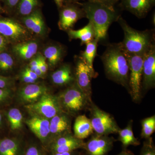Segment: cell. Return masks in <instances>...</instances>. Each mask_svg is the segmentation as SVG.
Wrapping results in <instances>:
<instances>
[{
  "mask_svg": "<svg viewBox=\"0 0 155 155\" xmlns=\"http://www.w3.org/2000/svg\"><path fill=\"white\" fill-rule=\"evenodd\" d=\"M101 59L107 77L129 91L128 61L120 43L108 44Z\"/></svg>",
  "mask_w": 155,
  "mask_h": 155,
  "instance_id": "cell-1",
  "label": "cell"
},
{
  "mask_svg": "<svg viewBox=\"0 0 155 155\" xmlns=\"http://www.w3.org/2000/svg\"><path fill=\"white\" fill-rule=\"evenodd\" d=\"M81 5L93 25L95 39L98 42L105 40L109 27L121 16L119 10L96 1H87Z\"/></svg>",
  "mask_w": 155,
  "mask_h": 155,
  "instance_id": "cell-2",
  "label": "cell"
},
{
  "mask_svg": "<svg viewBox=\"0 0 155 155\" xmlns=\"http://www.w3.org/2000/svg\"><path fill=\"white\" fill-rule=\"evenodd\" d=\"M117 21L124 32V40L120 43L125 52L143 55L155 45L154 30H136L130 27L121 16Z\"/></svg>",
  "mask_w": 155,
  "mask_h": 155,
  "instance_id": "cell-3",
  "label": "cell"
},
{
  "mask_svg": "<svg viewBox=\"0 0 155 155\" xmlns=\"http://www.w3.org/2000/svg\"><path fill=\"white\" fill-rule=\"evenodd\" d=\"M56 96L63 111L70 116L88 108L92 102L78 86L75 81Z\"/></svg>",
  "mask_w": 155,
  "mask_h": 155,
  "instance_id": "cell-4",
  "label": "cell"
},
{
  "mask_svg": "<svg viewBox=\"0 0 155 155\" xmlns=\"http://www.w3.org/2000/svg\"><path fill=\"white\" fill-rule=\"evenodd\" d=\"M88 108L90 119L95 134L109 135L118 133L121 128L109 113L100 109L92 102Z\"/></svg>",
  "mask_w": 155,
  "mask_h": 155,
  "instance_id": "cell-5",
  "label": "cell"
},
{
  "mask_svg": "<svg viewBox=\"0 0 155 155\" xmlns=\"http://www.w3.org/2000/svg\"><path fill=\"white\" fill-rule=\"evenodd\" d=\"M129 66V91L133 101L141 100L143 55L125 52Z\"/></svg>",
  "mask_w": 155,
  "mask_h": 155,
  "instance_id": "cell-6",
  "label": "cell"
},
{
  "mask_svg": "<svg viewBox=\"0 0 155 155\" xmlns=\"http://www.w3.org/2000/svg\"><path fill=\"white\" fill-rule=\"evenodd\" d=\"M24 107L31 116H39L49 120L64 112L57 96L51 94L49 92L44 94L35 103Z\"/></svg>",
  "mask_w": 155,
  "mask_h": 155,
  "instance_id": "cell-7",
  "label": "cell"
},
{
  "mask_svg": "<svg viewBox=\"0 0 155 155\" xmlns=\"http://www.w3.org/2000/svg\"><path fill=\"white\" fill-rule=\"evenodd\" d=\"M84 142L76 138L72 132L57 137L45 147L48 153L69 152L79 149H83Z\"/></svg>",
  "mask_w": 155,
  "mask_h": 155,
  "instance_id": "cell-8",
  "label": "cell"
},
{
  "mask_svg": "<svg viewBox=\"0 0 155 155\" xmlns=\"http://www.w3.org/2000/svg\"><path fill=\"white\" fill-rule=\"evenodd\" d=\"M116 140L109 135L95 134L84 143L83 149L87 155H107L112 150Z\"/></svg>",
  "mask_w": 155,
  "mask_h": 155,
  "instance_id": "cell-9",
  "label": "cell"
},
{
  "mask_svg": "<svg viewBox=\"0 0 155 155\" xmlns=\"http://www.w3.org/2000/svg\"><path fill=\"white\" fill-rule=\"evenodd\" d=\"M48 92L47 87L43 84H29L19 89L16 98L20 104L28 105L35 103Z\"/></svg>",
  "mask_w": 155,
  "mask_h": 155,
  "instance_id": "cell-10",
  "label": "cell"
},
{
  "mask_svg": "<svg viewBox=\"0 0 155 155\" xmlns=\"http://www.w3.org/2000/svg\"><path fill=\"white\" fill-rule=\"evenodd\" d=\"M155 86V45L143 56L142 90L147 91Z\"/></svg>",
  "mask_w": 155,
  "mask_h": 155,
  "instance_id": "cell-11",
  "label": "cell"
},
{
  "mask_svg": "<svg viewBox=\"0 0 155 155\" xmlns=\"http://www.w3.org/2000/svg\"><path fill=\"white\" fill-rule=\"evenodd\" d=\"M75 82L78 86L83 92L89 99L91 101V79L93 78L91 72L86 64L79 57L76 63L75 73Z\"/></svg>",
  "mask_w": 155,
  "mask_h": 155,
  "instance_id": "cell-12",
  "label": "cell"
},
{
  "mask_svg": "<svg viewBox=\"0 0 155 155\" xmlns=\"http://www.w3.org/2000/svg\"><path fill=\"white\" fill-rule=\"evenodd\" d=\"M26 125L45 147L50 141V120L38 116H31L25 121Z\"/></svg>",
  "mask_w": 155,
  "mask_h": 155,
  "instance_id": "cell-13",
  "label": "cell"
},
{
  "mask_svg": "<svg viewBox=\"0 0 155 155\" xmlns=\"http://www.w3.org/2000/svg\"><path fill=\"white\" fill-rule=\"evenodd\" d=\"M61 8H63L60 13L59 25L62 30L71 29L78 19L85 17V13L81 6L79 7L77 5L69 4Z\"/></svg>",
  "mask_w": 155,
  "mask_h": 155,
  "instance_id": "cell-14",
  "label": "cell"
},
{
  "mask_svg": "<svg viewBox=\"0 0 155 155\" xmlns=\"http://www.w3.org/2000/svg\"><path fill=\"white\" fill-rule=\"evenodd\" d=\"M155 0H120L119 7L130 12L138 18L146 17L153 8Z\"/></svg>",
  "mask_w": 155,
  "mask_h": 155,
  "instance_id": "cell-15",
  "label": "cell"
},
{
  "mask_svg": "<svg viewBox=\"0 0 155 155\" xmlns=\"http://www.w3.org/2000/svg\"><path fill=\"white\" fill-rule=\"evenodd\" d=\"M71 116L65 112H62L50 119V141L48 144L57 137L71 132Z\"/></svg>",
  "mask_w": 155,
  "mask_h": 155,
  "instance_id": "cell-16",
  "label": "cell"
},
{
  "mask_svg": "<svg viewBox=\"0 0 155 155\" xmlns=\"http://www.w3.org/2000/svg\"><path fill=\"white\" fill-rule=\"evenodd\" d=\"M0 35L5 38L17 41L25 37L26 29L18 22L8 19H0Z\"/></svg>",
  "mask_w": 155,
  "mask_h": 155,
  "instance_id": "cell-17",
  "label": "cell"
},
{
  "mask_svg": "<svg viewBox=\"0 0 155 155\" xmlns=\"http://www.w3.org/2000/svg\"><path fill=\"white\" fill-rule=\"evenodd\" d=\"M26 142L18 137L0 139V155H23Z\"/></svg>",
  "mask_w": 155,
  "mask_h": 155,
  "instance_id": "cell-18",
  "label": "cell"
},
{
  "mask_svg": "<svg viewBox=\"0 0 155 155\" xmlns=\"http://www.w3.org/2000/svg\"><path fill=\"white\" fill-rule=\"evenodd\" d=\"M51 78L53 83L59 86L70 85L75 81V75L68 64H64L53 72Z\"/></svg>",
  "mask_w": 155,
  "mask_h": 155,
  "instance_id": "cell-19",
  "label": "cell"
},
{
  "mask_svg": "<svg viewBox=\"0 0 155 155\" xmlns=\"http://www.w3.org/2000/svg\"><path fill=\"white\" fill-rule=\"evenodd\" d=\"M74 135L83 140L94 132L90 119L85 115H79L75 119L74 125Z\"/></svg>",
  "mask_w": 155,
  "mask_h": 155,
  "instance_id": "cell-20",
  "label": "cell"
},
{
  "mask_svg": "<svg viewBox=\"0 0 155 155\" xmlns=\"http://www.w3.org/2000/svg\"><path fill=\"white\" fill-rule=\"evenodd\" d=\"M24 24L29 30L38 35H42L45 30V22L41 13L35 11L23 19Z\"/></svg>",
  "mask_w": 155,
  "mask_h": 155,
  "instance_id": "cell-21",
  "label": "cell"
},
{
  "mask_svg": "<svg viewBox=\"0 0 155 155\" xmlns=\"http://www.w3.org/2000/svg\"><path fill=\"white\" fill-rule=\"evenodd\" d=\"M98 41L94 39L91 41L86 44V48L84 51L81 52V59L86 64L90 70L93 78H95L97 76V73L95 71L93 67L94 58L97 55V48Z\"/></svg>",
  "mask_w": 155,
  "mask_h": 155,
  "instance_id": "cell-22",
  "label": "cell"
},
{
  "mask_svg": "<svg viewBox=\"0 0 155 155\" xmlns=\"http://www.w3.org/2000/svg\"><path fill=\"white\" fill-rule=\"evenodd\" d=\"M68 34L70 39H78L81 41V44L86 45L95 39V33L93 25L91 22L83 28L75 30L70 29Z\"/></svg>",
  "mask_w": 155,
  "mask_h": 155,
  "instance_id": "cell-23",
  "label": "cell"
},
{
  "mask_svg": "<svg viewBox=\"0 0 155 155\" xmlns=\"http://www.w3.org/2000/svg\"><path fill=\"white\" fill-rule=\"evenodd\" d=\"M38 46L35 42L20 43L15 45L13 51L20 58L28 60L32 58L37 52Z\"/></svg>",
  "mask_w": 155,
  "mask_h": 155,
  "instance_id": "cell-24",
  "label": "cell"
},
{
  "mask_svg": "<svg viewBox=\"0 0 155 155\" xmlns=\"http://www.w3.org/2000/svg\"><path fill=\"white\" fill-rule=\"evenodd\" d=\"M132 126L133 121L130 120L125 128L120 129L118 132L119 140L124 147L126 148L130 145L137 146L140 144V142L134 137Z\"/></svg>",
  "mask_w": 155,
  "mask_h": 155,
  "instance_id": "cell-25",
  "label": "cell"
},
{
  "mask_svg": "<svg viewBox=\"0 0 155 155\" xmlns=\"http://www.w3.org/2000/svg\"><path fill=\"white\" fill-rule=\"evenodd\" d=\"M6 117L10 129L13 131H19L23 127L24 119L22 112L16 108H10L6 113Z\"/></svg>",
  "mask_w": 155,
  "mask_h": 155,
  "instance_id": "cell-26",
  "label": "cell"
},
{
  "mask_svg": "<svg viewBox=\"0 0 155 155\" xmlns=\"http://www.w3.org/2000/svg\"><path fill=\"white\" fill-rule=\"evenodd\" d=\"M44 54L50 67H54L62 60L64 55V49L60 45L50 46L45 49Z\"/></svg>",
  "mask_w": 155,
  "mask_h": 155,
  "instance_id": "cell-27",
  "label": "cell"
},
{
  "mask_svg": "<svg viewBox=\"0 0 155 155\" xmlns=\"http://www.w3.org/2000/svg\"><path fill=\"white\" fill-rule=\"evenodd\" d=\"M141 124V138L145 139L150 138L155 130V115L143 119Z\"/></svg>",
  "mask_w": 155,
  "mask_h": 155,
  "instance_id": "cell-28",
  "label": "cell"
},
{
  "mask_svg": "<svg viewBox=\"0 0 155 155\" xmlns=\"http://www.w3.org/2000/svg\"><path fill=\"white\" fill-rule=\"evenodd\" d=\"M38 0H19L18 5L19 14L27 16L34 11L38 5Z\"/></svg>",
  "mask_w": 155,
  "mask_h": 155,
  "instance_id": "cell-29",
  "label": "cell"
},
{
  "mask_svg": "<svg viewBox=\"0 0 155 155\" xmlns=\"http://www.w3.org/2000/svg\"><path fill=\"white\" fill-rule=\"evenodd\" d=\"M23 155H48V153L41 143H26Z\"/></svg>",
  "mask_w": 155,
  "mask_h": 155,
  "instance_id": "cell-30",
  "label": "cell"
},
{
  "mask_svg": "<svg viewBox=\"0 0 155 155\" xmlns=\"http://www.w3.org/2000/svg\"><path fill=\"white\" fill-rule=\"evenodd\" d=\"M14 65V60L10 54L7 53H0V71H9L13 68Z\"/></svg>",
  "mask_w": 155,
  "mask_h": 155,
  "instance_id": "cell-31",
  "label": "cell"
},
{
  "mask_svg": "<svg viewBox=\"0 0 155 155\" xmlns=\"http://www.w3.org/2000/svg\"><path fill=\"white\" fill-rule=\"evenodd\" d=\"M14 97L12 89L0 88V109L8 105Z\"/></svg>",
  "mask_w": 155,
  "mask_h": 155,
  "instance_id": "cell-32",
  "label": "cell"
},
{
  "mask_svg": "<svg viewBox=\"0 0 155 155\" xmlns=\"http://www.w3.org/2000/svg\"><path fill=\"white\" fill-rule=\"evenodd\" d=\"M140 155H155V148L152 137L146 139Z\"/></svg>",
  "mask_w": 155,
  "mask_h": 155,
  "instance_id": "cell-33",
  "label": "cell"
},
{
  "mask_svg": "<svg viewBox=\"0 0 155 155\" xmlns=\"http://www.w3.org/2000/svg\"><path fill=\"white\" fill-rule=\"evenodd\" d=\"M14 85V81L11 78L0 75V88H11Z\"/></svg>",
  "mask_w": 155,
  "mask_h": 155,
  "instance_id": "cell-34",
  "label": "cell"
},
{
  "mask_svg": "<svg viewBox=\"0 0 155 155\" xmlns=\"http://www.w3.org/2000/svg\"><path fill=\"white\" fill-rule=\"evenodd\" d=\"M38 67L44 74H46L48 69V64L46 62L45 58L42 56H39Z\"/></svg>",
  "mask_w": 155,
  "mask_h": 155,
  "instance_id": "cell-35",
  "label": "cell"
},
{
  "mask_svg": "<svg viewBox=\"0 0 155 155\" xmlns=\"http://www.w3.org/2000/svg\"><path fill=\"white\" fill-rule=\"evenodd\" d=\"M20 78L23 82L25 83L28 84H33L35 83L36 81L34 80L28 76L24 71H22L20 75Z\"/></svg>",
  "mask_w": 155,
  "mask_h": 155,
  "instance_id": "cell-36",
  "label": "cell"
},
{
  "mask_svg": "<svg viewBox=\"0 0 155 155\" xmlns=\"http://www.w3.org/2000/svg\"><path fill=\"white\" fill-rule=\"evenodd\" d=\"M94 1L102 3L109 7H115V5L119 2L120 0H94Z\"/></svg>",
  "mask_w": 155,
  "mask_h": 155,
  "instance_id": "cell-37",
  "label": "cell"
},
{
  "mask_svg": "<svg viewBox=\"0 0 155 155\" xmlns=\"http://www.w3.org/2000/svg\"><path fill=\"white\" fill-rule=\"evenodd\" d=\"M39 64V58L38 57L36 58L33 59L30 63L29 65V69L31 71L34 72L35 70L38 67Z\"/></svg>",
  "mask_w": 155,
  "mask_h": 155,
  "instance_id": "cell-38",
  "label": "cell"
},
{
  "mask_svg": "<svg viewBox=\"0 0 155 155\" xmlns=\"http://www.w3.org/2000/svg\"><path fill=\"white\" fill-rule=\"evenodd\" d=\"M23 71H24L28 76L31 78H32L34 80L37 81L39 78L38 76L35 74V72L30 70L28 67L25 68V70Z\"/></svg>",
  "mask_w": 155,
  "mask_h": 155,
  "instance_id": "cell-39",
  "label": "cell"
},
{
  "mask_svg": "<svg viewBox=\"0 0 155 155\" xmlns=\"http://www.w3.org/2000/svg\"><path fill=\"white\" fill-rule=\"evenodd\" d=\"M7 45V39L0 35V53L5 49Z\"/></svg>",
  "mask_w": 155,
  "mask_h": 155,
  "instance_id": "cell-40",
  "label": "cell"
},
{
  "mask_svg": "<svg viewBox=\"0 0 155 155\" xmlns=\"http://www.w3.org/2000/svg\"><path fill=\"white\" fill-rule=\"evenodd\" d=\"M48 155H81V154L77 151L75 150L69 152L48 153Z\"/></svg>",
  "mask_w": 155,
  "mask_h": 155,
  "instance_id": "cell-41",
  "label": "cell"
},
{
  "mask_svg": "<svg viewBox=\"0 0 155 155\" xmlns=\"http://www.w3.org/2000/svg\"><path fill=\"white\" fill-rule=\"evenodd\" d=\"M6 3L10 8H13L18 5L19 0H5Z\"/></svg>",
  "mask_w": 155,
  "mask_h": 155,
  "instance_id": "cell-42",
  "label": "cell"
},
{
  "mask_svg": "<svg viewBox=\"0 0 155 155\" xmlns=\"http://www.w3.org/2000/svg\"><path fill=\"white\" fill-rule=\"evenodd\" d=\"M34 72H35V74L38 76V78H42L43 76L44 75V74L43 73L41 70L39 68V67H38V68L35 70Z\"/></svg>",
  "mask_w": 155,
  "mask_h": 155,
  "instance_id": "cell-43",
  "label": "cell"
},
{
  "mask_svg": "<svg viewBox=\"0 0 155 155\" xmlns=\"http://www.w3.org/2000/svg\"><path fill=\"white\" fill-rule=\"evenodd\" d=\"M117 155H134L133 153L130 151L127 150H124L122 151L121 153H119Z\"/></svg>",
  "mask_w": 155,
  "mask_h": 155,
  "instance_id": "cell-44",
  "label": "cell"
},
{
  "mask_svg": "<svg viewBox=\"0 0 155 155\" xmlns=\"http://www.w3.org/2000/svg\"><path fill=\"white\" fill-rule=\"evenodd\" d=\"M54 1L57 5H58L59 8H61L62 6H63L64 2H65V0H54Z\"/></svg>",
  "mask_w": 155,
  "mask_h": 155,
  "instance_id": "cell-45",
  "label": "cell"
},
{
  "mask_svg": "<svg viewBox=\"0 0 155 155\" xmlns=\"http://www.w3.org/2000/svg\"><path fill=\"white\" fill-rule=\"evenodd\" d=\"M3 125H4V120L2 114L0 112V131L2 129Z\"/></svg>",
  "mask_w": 155,
  "mask_h": 155,
  "instance_id": "cell-46",
  "label": "cell"
},
{
  "mask_svg": "<svg viewBox=\"0 0 155 155\" xmlns=\"http://www.w3.org/2000/svg\"><path fill=\"white\" fill-rule=\"evenodd\" d=\"M81 1V0H68L69 2H78V1ZM94 0H87V1H94Z\"/></svg>",
  "mask_w": 155,
  "mask_h": 155,
  "instance_id": "cell-47",
  "label": "cell"
}]
</instances>
